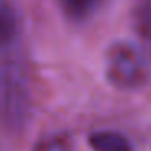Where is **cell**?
Wrapping results in <instances>:
<instances>
[{
  "instance_id": "obj_1",
  "label": "cell",
  "mask_w": 151,
  "mask_h": 151,
  "mask_svg": "<svg viewBox=\"0 0 151 151\" xmlns=\"http://www.w3.org/2000/svg\"><path fill=\"white\" fill-rule=\"evenodd\" d=\"M33 91L26 63L8 57L0 63V120L10 132H21L31 119Z\"/></svg>"
},
{
  "instance_id": "obj_2",
  "label": "cell",
  "mask_w": 151,
  "mask_h": 151,
  "mask_svg": "<svg viewBox=\"0 0 151 151\" xmlns=\"http://www.w3.org/2000/svg\"><path fill=\"white\" fill-rule=\"evenodd\" d=\"M106 78L120 91L140 89L150 80L146 57L132 42H114L106 54Z\"/></svg>"
},
{
  "instance_id": "obj_3",
  "label": "cell",
  "mask_w": 151,
  "mask_h": 151,
  "mask_svg": "<svg viewBox=\"0 0 151 151\" xmlns=\"http://www.w3.org/2000/svg\"><path fill=\"white\" fill-rule=\"evenodd\" d=\"M21 29V17L13 0H0V49L17 42Z\"/></svg>"
},
{
  "instance_id": "obj_4",
  "label": "cell",
  "mask_w": 151,
  "mask_h": 151,
  "mask_svg": "<svg viewBox=\"0 0 151 151\" xmlns=\"http://www.w3.org/2000/svg\"><path fill=\"white\" fill-rule=\"evenodd\" d=\"M89 148L93 151H135L133 143L124 133L115 130H99L89 135Z\"/></svg>"
},
{
  "instance_id": "obj_5",
  "label": "cell",
  "mask_w": 151,
  "mask_h": 151,
  "mask_svg": "<svg viewBox=\"0 0 151 151\" xmlns=\"http://www.w3.org/2000/svg\"><path fill=\"white\" fill-rule=\"evenodd\" d=\"M59 5L62 13L70 21L83 23L99 10L102 0H59Z\"/></svg>"
},
{
  "instance_id": "obj_6",
  "label": "cell",
  "mask_w": 151,
  "mask_h": 151,
  "mask_svg": "<svg viewBox=\"0 0 151 151\" xmlns=\"http://www.w3.org/2000/svg\"><path fill=\"white\" fill-rule=\"evenodd\" d=\"M34 151H75L73 143L65 135H50L47 138H42L36 145Z\"/></svg>"
}]
</instances>
